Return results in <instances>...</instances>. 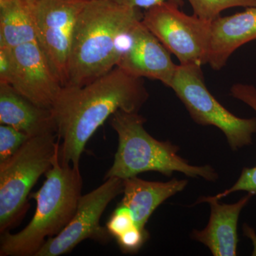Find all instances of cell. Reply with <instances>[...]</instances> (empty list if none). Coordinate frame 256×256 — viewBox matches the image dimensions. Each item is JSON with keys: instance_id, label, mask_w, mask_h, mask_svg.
<instances>
[{"instance_id": "obj_9", "label": "cell", "mask_w": 256, "mask_h": 256, "mask_svg": "<svg viewBox=\"0 0 256 256\" xmlns=\"http://www.w3.org/2000/svg\"><path fill=\"white\" fill-rule=\"evenodd\" d=\"M122 192L124 180L110 178L80 196L76 212L68 225L58 235L47 239L35 256L64 255L86 239L108 242L111 236L106 227L100 225V218L110 202Z\"/></svg>"}, {"instance_id": "obj_3", "label": "cell", "mask_w": 256, "mask_h": 256, "mask_svg": "<svg viewBox=\"0 0 256 256\" xmlns=\"http://www.w3.org/2000/svg\"><path fill=\"white\" fill-rule=\"evenodd\" d=\"M56 154L43 186L31 195L36 212L30 224L16 234H2L1 256H35L46 238L58 235L73 218L82 196V178L79 166L64 164ZM47 238V239H48Z\"/></svg>"}, {"instance_id": "obj_18", "label": "cell", "mask_w": 256, "mask_h": 256, "mask_svg": "<svg viewBox=\"0 0 256 256\" xmlns=\"http://www.w3.org/2000/svg\"><path fill=\"white\" fill-rule=\"evenodd\" d=\"M193 14L204 21L212 22L220 16L224 10L234 8L256 6V0H188Z\"/></svg>"}, {"instance_id": "obj_19", "label": "cell", "mask_w": 256, "mask_h": 256, "mask_svg": "<svg viewBox=\"0 0 256 256\" xmlns=\"http://www.w3.org/2000/svg\"><path fill=\"white\" fill-rule=\"evenodd\" d=\"M30 136L16 128L1 124L0 126V162L9 159L28 140Z\"/></svg>"}, {"instance_id": "obj_14", "label": "cell", "mask_w": 256, "mask_h": 256, "mask_svg": "<svg viewBox=\"0 0 256 256\" xmlns=\"http://www.w3.org/2000/svg\"><path fill=\"white\" fill-rule=\"evenodd\" d=\"M0 122L30 138L57 133L52 109L36 105L10 84H0Z\"/></svg>"}, {"instance_id": "obj_10", "label": "cell", "mask_w": 256, "mask_h": 256, "mask_svg": "<svg viewBox=\"0 0 256 256\" xmlns=\"http://www.w3.org/2000/svg\"><path fill=\"white\" fill-rule=\"evenodd\" d=\"M116 66L136 78L159 80L169 88L178 65L141 20L128 34Z\"/></svg>"}, {"instance_id": "obj_20", "label": "cell", "mask_w": 256, "mask_h": 256, "mask_svg": "<svg viewBox=\"0 0 256 256\" xmlns=\"http://www.w3.org/2000/svg\"><path fill=\"white\" fill-rule=\"evenodd\" d=\"M136 226L132 212L128 207L119 204L106 224L111 236L117 239Z\"/></svg>"}, {"instance_id": "obj_8", "label": "cell", "mask_w": 256, "mask_h": 256, "mask_svg": "<svg viewBox=\"0 0 256 256\" xmlns=\"http://www.w3.org/2000/svg\"><path fill=\"white\" fill-rule=\"evenodd\" d=\"M36 42L62 86L68 84L69 58L76 25L90 0H28Z\"/></svg>"}, {"instance_id": "obj_17", "label": "cell", "mask_w": 256, "mask_h": 256, "mask_svg": "<svg viewBox=\"0 0 256 256\" xmlns=\"http://www.w3.org/2000/svg\"><path fill=\"white\" fill-rule=\"evenodd\" d=\"M230 95L234 98L242 101L256 112V88L248 84H236L230 88ZM239 191H245L256 195V166L244 168L240 176L232 188L224 190L215 196H210L215 200H220L226 196Z\"/></svg>"}, {"instance_id": "obj_24", "label": "cell", "mask_w": 256, "mask_h": 256, "mask_svg": "<svg viewBox=\"0 0 256 256\" xmlns=\"http://www.w3.org/2000/svg\"><path fill=\"white\" fill-rule=\"evenodd\" d=\"M242 232H244L245 236H246L247 238L252 240V246H254L252 256H256V233L255 230L252 228L250 226L245 224L242 226Z\"/></svg>"}, {"instance_id": "obj_11", "label": "cell", "mask_w": 256, "mask_h": 256, "mask_svg": "<svg viewBox=\"0 0 256 256\" xmlns=\"http://www.w3.org/2000/svg\"><path fill=\"white\" fill-rule=\"evenodd\" d=\"M15 73L11 86L40 107L52 109L62 86L37 42L12 48Z\"/></svg>"}, {"instance_id": "obj_12", "label": "cell", "mask_w": 256, "mask_h": 256, "mask_svg": "<svg viewBox=\"0 0 256 256\" xmlns=\"http://www.w3.org/2000/svg\"><path fill=\"white\" fill-rule=\"evenodd\" d=\"M252 196L248 193L232 204H220L212 196L201 197L196 204L205 202L210 205V218L204 228L192 232L191 238L206 246L213 256H236L239 216Z\"/></svg>"}, {"instance_id": "obj_7", "label": "cell", "mask_w": 256, "mask_h": 256, "mask_svg": "<svg viewBox=\"0 0 256 256\" xmlns=\"http://www.w3.org/2000/svg\"><path fill=\"white\" fill-rule=\"evenodd\" d=\"M173 2H164L146 10L142 22L174 54L180 65L207 64L210 24L188 15Z\"/></svg>"}, {"instance_id": "obj_22", "label": "cell", "mask_w": 256, "mask_h": 256, "mask_svg": "<svg viewBox=\"0 0 256 256\" xmlns=\"http://www.w3.org/2000/svg\"><path fill=\"white\" fill-rule=\"evenodd\" d=\"M16 64L12 48L0 47V84L11 85L14 78Z\"/></svg>"}, {"instance_id": "obj_23", "label": "cell", "mask_w": 256, "mask_h": 256, "mask_svg": "<svg viewBox=\"0 0 256 256\" xmlns=\"http://www.w3.org/2000/svg\"><path fill=\"white\" fill-rule=\"evenodd\" d=\"M112 1L130 8L146 10L150 9L164 2H173L180 5L181 8L184 4V0H112Z\"/></svg>"}, {"instance_id": "obj_4", "label": "cell", "mask_w": 256, "mask_h": 256, "mask_svg": "<svg viewBox=\"0 0 256 256\" xmlns=\"http://www.w3.org/2000/svg\"><path fill=\"white\" fill-rule=\"evenodd\" d=\"M146 119L139 112L118 110L110 124L118 134V146L114 164L105 178H133L146 172L170 176L174 172L192 178L214 182L218 174L210 165L194 166L178 154L180 148L170 141H160L144 129Z\"/></svg>"}, {"instance_id": "obj_16", "label": "cell", "mask_w": 256, "mask_h": 256, "mask_svg": "<svg viewBox=\"0 0 256 256\" xmlns=\"http://www.w3.org/2000/svg\"><path fill=\"white\" fill-rule=\"evenodd\" d=\"M36 42L28 0H0V47L14 48Z\"/></svg>"}, {"instance_id": "obj_1", "label": "cell", "mask_w": 256, "mask_h": 256, "mask_svg": "<svg viewBox=\"0 0 256 256\" xmlns=\"http://www.w3.org/2000/svg\"><path fill=\"white\" fill-rule=\"evenodd\" d=\"M149 98L144 79L114 67L82 86L62 88L52 111L64 164L79 166L88 141L118 110L139 112Z\"/></svg>"}, {"instance_id": "obj_15", "label": "cell", "mask_w": 256, "mask_h": 256, "mask_svg": "<svg viewBox=\"0 0 256 256\" xmlns=\"http://www.w3.org/2000/svg\"><path fill=\"white\" fill-rule=\"evenodd\" d=\"M188 184V180L178 178L166 182L146 181L137 176L126 178L124 198L120 204L130 208L138 227L146 228L156 208L170 197L183 191Z\"/></svg>"}, {"instance_id": "obj_21", "label": "cell", "mask_w": 256, "mask_h": 256, "mask_svg": "<svg viewBox=\"0 0 256 256\" xmlns=\"http://www.w3.org/2000/svg\"><path fill=\"white\" fill-rule=\"evenodd\" d=\"M146 228H141L137 225L116 239L120 248L124 254H137L149 238Z\"/></svg>"}, {"instance_id": "obj_2", "label": "cell", "mask_w": 256, "mask_h": 256, "mask_svg": "<svg viewBox=\"0 0 256 256\" xmlns=\"http://www.w3.org/2000/svg\"><path fill=\"white\" fill-rule=\"evenodd\" d=\"M142 18L138 8L90 0L74 30L67 86L86 85L116 67L128 34Z\"/></svg>"}, {"instance_id": "obj_5", "label": "cell", "mask_w": 256, "mask_h": 256, "mask_svg": "<svg viewBox=\"0 0 256 256\" xmlns=\"http://www.w3.org/2000/svg\"><path fill=\"white\" fill-rule=\"evenodd\" d=\"M57 133L30 138L9 159L0 162V232L14 226L28 210L32 188L52 168L60 148Z\"/></svg>"}, {"instance_id": "obj_13", "label": "cell", "mask_w": 256, "mask_h": 256, "mask_svg": "<svg viewBox=\"0 0 256 256\" xmlns=\"http://www.w3.org/2000/svg\"><path fill=\"white\" fill-rule=\"evenodd\" d=\"M256 40V6L227 16H220L210 24L207 64L220 70L242 45Z\"/></svg>"}, {"instance_id": "obj_6", "label": "cell", "mask_w": 256, "mask_h": 256, "mask_svg": "<svg viewBox=\"0 0 256 256\" xmlns=\"http://www.w3.org/2000/svg\"><path fill=\"white\" fill-rule=\"evenodd\" d=\"M169 88L182 102L192 119L201 126L220 129L232 150L252 144L256 118H242L225 108L207 88L201 66L178 65Z\"/></svg>"}]
</instances>
